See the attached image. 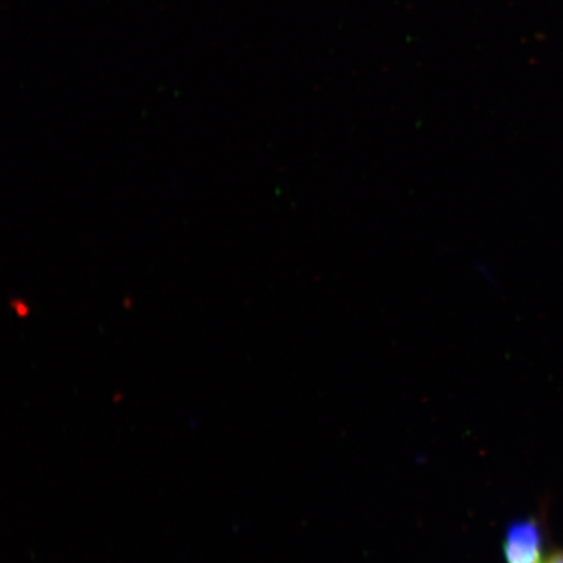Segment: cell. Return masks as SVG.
I'll return each instance as SVG.
<instances>
[{
    "label": "cell",
    "mask_w": 563,
    "mask_h": 563,
    "mask_svg": "<svg viewBox=\"0 0 563 563\" xmlns=\"http://www.w3.org/2000/svg\"><path fill=\"white\" fill-rule=\"evenodd\" d=\"M506 563H544L547 533L538 518H526L509 526L504 539Z\"/></svg>",
    "instance_id": "6da1fadb"
},
{
    "label": "cell",
    "mask_w": 563,
    "mask_h": 563,
    "mask_svg": "<svg viewBox=\"0 0 563 563\" xmlns=\"http://www.w3.org/2000/svg\"><path fill=\"white\" fill-rule=\"evenodd\" d=\"M544 563H563V549L549 554Z\"/></svg>",
    "instance_id": "7a4b0ae2"
}]
</instances>
